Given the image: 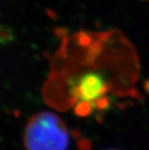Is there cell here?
Wrapping results in <instances>:
<instances>
[{"instance_id": "cell-1", "label": "cell", "mask_w": 149, "mask_h": 150, "mask_svg": "<svg viewBox=\"0 0 149 150\" xmlns=\"http://www.w3.org/2000/svg\"><path fill=\"white\" fill-rule=\"evenodd\" d=\"M59 37L42 91L47 105L87 117L109 110L115 99L141 100L136 88L138 57L121 31L81 30Z\"/></svg>"}, {"instance_id": "cell-2", "label": "cell", "mask_w": 149, "mask_h": 150, "mask_svg": "<svg viewBox=\"0 0 149 150\" xmlns=\"http://www.w3.org/2000/svg\"><path fill=\"white\" fill-rule=\"evenodd\" d=\"M23 143L25 150H67V127L54 113L47 111L37 113L25 126Z\"/></svg>"}, {"instance_id": "cell-3", "label": "cell", "mask_w": 149, "mask_h": 150, "mask_svg": "<svg viewBox=\"0 0 149 150\" xmlns=\"http://www.w3.org/2000/svg\"><path fill=\"white\" fill-rule=\"evenodd\" d=\"M13 39H14V34L12 33L10 28L2 26L1 27V42H2V44H4L6 42H10V41H12Z\"/></svg>"}, {"instance_id": "cell-4", "label": "cell", "mask_w": 149, "mask_h": 150, "mask_svg": "<svg viewBox=\"0 0 149 150\" xmlns=\"http://www.w3.org/2000/svg\"><path fill=\"white\" fill-rule=\"evenodd\" d=\"M143 86H144V90L146 91L147 93H149V79H147V81H145Z\"/></svg>"}, {"instance_id": "cell-5", "label": "cell", "mask_w": 149, "mask_h": 150, "mask_svg": "<svg viewBox=\"0 0 149 150\" xmlns=\"http://www.w3.org/2000/svg\"><path fill=\"white\" fill-rule=\"evenodd\" d=\"M109 150H117V149H109Z\"/></svg>"}]
</instances>
